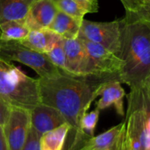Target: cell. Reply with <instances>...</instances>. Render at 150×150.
I'll list each match as a JSON object with an SVG mask.
<instances>
[{
  "label": "cell",
  "instance_id": "cell-18",
  "mask_svg": "<svg viewBox=\"0 0 150 150\" xmlns=\"http://www.w3.org/2000/svg\"><path fill=\"white\" fill-rule=\"evenodd\" d=\"M55 4L59 11L80 21H83L85 14L88 13L76 0H57Z\"/></svg>",
  "mask_w": 150,
  "mask_h": 150
},
{
  "label": "cell",
  "instance_id": "cell-21",
  "mask_svg": "<svg viewBox=\"0 0 150 150\" xmlns=\"http://www.w3.org/2000/svg\"><path fill=\"white\" fill-rule=\"evenodd\" d=\"M126 15L133 17L134 18L150 22V0L142 1L134 12L126 13Z\"/></svg>",
  "mask_w": 150,
  "mask_h": 150
},
{
  "label": "cell",
  "instance_id": "cell-7",
  "mask_svg": "<svg viewBox=\"0 0 150 150\" xmlns=\"http://www.w3.org/2000/svg\"><path fill=\"white\" fill-rule=\"evenodd\" d=\"M4 129L8 149H23L31 129L30 111L11 106L9 118Z\"/></svg>",
  "mask_w": 150,
  "mask_h": 150
},
{
  "label": "cell",
  "instance_id": "cell-19",
  "mask_svg": "<svg viewBox=\"0 0 150 150\" xmlns=\"http://www.w3.org/2000/svg\"><path fill=\"white\" fill-rule=\"evenodd\" d=\"M100 111L98 109H95L90 112H85L79 123V130L80 133L89 138L94 136V132L99 119Z\"/></svg>",
  "mask_w": 150,
  "mask_h": 150
},
{
  "label": "cell",
  "instance_id": "cell-2",
  "mask_svg": "<svg viewBox=\"0 0 150 150\" xmlns=\"http://www.w3.org/2000/svg\"><path fill=\"white\" fill-rule=\"evenodd\" d=\"M123 61L119 80L139 89L150 83V22L126 15L120 19Z\"/></svg>",
  "mask_w": 150,
  "mask_h": 150
},
{
  "label": "cell",
  "instance_id": "cell-31",
  "mask_svg": "<svg viewBox=\"0 0 150 150\" xmlns=\"http://www.w3.org/2000/svg\"></svg>",
  "mask_w": 150,
  "mask_h": 150
},
{
  "label": "cell",
  "instance_id": "cell-29",
  "mask_svg": "<svg viewBox=\"0 0 150 150\" xmlns=\"http://www.w3.org/2000/svg\"><path fill=\"white\" fill-rule=\"evenodd\" d=\"M53 1H54V2H56V1H57V0H53Z\"/></svg>",
  "mask_w": 150,
  "mask_h": 150
},
{
  "label": "cell",
  "instance_id": "cell-17",
  "mask_svg": "<svg viewBox=\"0 0 150 150\" xmlns=\"http://www.w3.org/2000/svg\"><path fill=\"white\" fill-rule=\"evenodd\" d=\"M30 32L24 20L7 21L0 24V38L4 40H21L25 39Z\"/></svg>",
  "mask_w": 150,
  "mask_h": 150
},
{
  "label": "cell",
  "instance_id": "cell-10",
  "mask_svg": "<svg viewBox=\"0 0 150 150\" xmlns=\"http://www.w3.org/2000/svg\"><path fill=\"white\" fill-rule=\"evenodd\" d=\"M57 11L54 1L38 0L30 8L24 22L30 31L48 28Z\"/></svg>",
  "mask_w": 150,
  "mask_h": 150
},
{
  "label": "cell",
  "instance_id": "cell-26",
  "mask_svg": "<svg viewBox=\"0 0 150 150\" xmlns=\"http://www.w3.org/2000/svg\"><path fill=\"white\" fill-rule=\"evenodd\" d=\"M120 150H133L130 142L126 134V130H125V121H124V127L121 133V145H120Z\"/></svg>",
  "mask_w": 150,
  "mask_h": 150
},
{
  "label": "cell",
  "instance_id": "cell-6",
  "mask_svg": "<svg viewBox=\"0 0 150 150\" xmlns=\"http://www.w3.org/2000/svg\"><path fill=\"white\" fill-rule=\"evenodd\" d=\"M82 40L88 55L89 75H111L119 77L123 65L122 59L98 43Z\"/></svg>",
  "mask_w": 150,
  "mask_h": 150
},
{
  "label": "cell",
  "instance_id": "cell-13",
  "mask_svg": "<svg viewBox=\"0 0 150 150\" xmlns=\"http://www.w3.org/2000/svg\"><path fill=\"white\" fill-rule=\"evenodd\" d=\"M36 1L38 0H0V24L24 20Z\"/></svg>",
  "mask_w": 150,
  "mask_h": 150
},
{
  "label": "cell",
  "instance_id": "cell-4",
  "mask_svg": "<svg viewBox=\"0 0 150 150\" xmlns=\"http://www.w3.org/2000/svg\"><path fill=\"white\" fill-rule=\"evenodd\" d=\"M0 59L6 62H18L33 70L40 77H47L60 73L45 54L38 53L24 46L19 40L0 38Z\"/></svg>",
  "mask_w": 150,
  "mask_h": 150
},
{
  "label": "cell",
  "instance_id": "cell-20",
  "mask_svg": "<svg viewBox=\"0 0 150 150\" xmlns=\"http://www.w3.org/2000/svg\"><path fill=\"white\" fill-rule=\"evenodd\" d=\"M45 54L55 67H57L60 69L66 70V54L62 37H61L54 44L51 49Z\"/></svg>",
  "mask_w": 150,
  "mask_h": 150
},
{
  "label": "cell",
  "instance_id": "cell-9",
  "mask_svg": "<svg viewBox=\"0 0 150 150\" xmlns=\"http://www.w3.org/2000/svg\"><path fill=\"white\" fill-rule=\"evenodd\" d=\"M30 112L31 127L40 137L45 133L49 132L66 122L60 112L41 103L37 105Z\"/></svg>",
  "mask_w": 150,
  "mask_h": 150
},
{
  "label": "cell",
  "instance_id": "cell-5",
  "mask_svg": "<svg viewBox=\"0 0 150 150\" xmlns=\"http://www.w3.org/2000/svg\"><path fill=\"white\" fill-rule=\"evenodd\" d=\"M78 38L98 43L120 57L121 49L120 19L108 22L82 21Z\"/></svg>",
  "mask_w": 150,
  "mask_h": 150
},
{
  "label": "cell",
  "instance_id": "cell-16",
  "mask_svg": "<svg viewBox=\"0 0 150 150\" xmlns=\"http://www.w3.org/2000/svg\"><path fill=\"white\" fill-rule=\"evenodd\" d=\"M71 127L63 123L58 127L45 133L40 139V150H62Z\"/></svg>",
  "mask_w": 150,
  "mask_h": 150
},
{
  "label": "cell",
  "instance_id": "cell-14",
  "mask_svg": "<svg viewBox=\"0 0 150 150\" xmlns=\"http://www.w3.org/2000/svg\"><path fill=\"white\" fill-rule=\"evenodd\" d=\"M124 121L97 136L89 138L83 145L76 150H108L113 148L121 134Z\"/></svg>",
  "mask_w": 150,
  "mask_h": 150
},
{
  "label": "cell",
  "instance_id": "cell-24",
  "mask_svg": "<svg viewBox=\"0 0 150 150\" xmlns=\"http://www.w3.org/2000/svg\"><path fill=\"white\" fill-rule=\"evenodd\" d=\"M87 11L88 13L98 12L99 9L98 0H76Z\"/></svg>",
  "mask_w": 150,
  "mask_h": 150
},
{
  "label": "cell",
  "instance_id": "cell-30",
  "mask_svg": "<svg viewBox=\"0 0 150 150\" xmlns=\"http://www.w3.org/2000/svg\"><path fill=\"white\" fill-rule=\"evenodd\" d=\"M143 1H144V0H143Z\"/></svg>",
  "mask_w": 150,
  "mask_h": 150
},
{
  "label": "cell",
  "instance_id": "cell-11",
  "mask_svg": "<svg viewBox=\"0 0 150 150\" xmlns=\"http://www.w3.org/2000/svg\"><path fill=\"white\" fill-rule=\"evenodd\" d=\"M125 90L121 86V83L119 80L108 81L102 85L99 91V99L96 104L97 109L101 111L108 107L114 106L117 114L123 117L125 116Z\"/></svg>",
  "mask_w": 150,
  "mask_h": 150
},
{
  "label": "cell",
  "instance_id": "cell-25",
  "mask_svg": "<svg viewBox=\"0 0 150 150\" xmlns=\"http://www.w3.org/2000/svg\"><path fill=\"white\" fill-rule=\"evenodd\" d=\"M120 2L122 3L124 8L126 10V13L134 12L142 3L139 0H120Z\"/></svg>",
  "mask_w": 150,
  "mask_h": 150
},
{
  "label": "cell",
  "instance_id": "cell-28",
  "mask_svg": "<svg viewBox=\"0 0 150 150\" xmlns=\"http://www.w3.org/2000/svg\"><path fill=\"white\" fill-rule=\"evenodd\" d=\"M122 130H123V129H122ZM121 133H122V132H121ZM120 145H121V134H120V139H119L117 144H116L113 148H112V149H110L108 150H120Z\"/></svg>",
  "mask_w": 150,
  "mask_h": 150
},
{
  "label": "cell",
  "instance_id": "cell-23",
  "mask_svg": "<svg viewBox=\"0 0 150 150\" xmlns=\"http://www.w3.org/2000/svg\"><path fill=\"white\" fill-rule=\"evenodd\" d=\"M11 105L0 97V127H4L10 115Z\"/></svg>",
  "mask_w": 150,
  "mask_h": 150
},
{
  "label": "cell",
  "instance_id": "cell-22",
  "mask_svg": "<svg viewBox=\"0 0 150 150\" xmlns=\"http://www.w3.org/2000/svg\"><path fill=\"white\" fill-rule=\"evenodd\" d=\"M40 136L31 127L27 140L22 150H40Z\"/></svg>",
  "mask_w": 150,
  "mask_h": 150
},
{
  "label": "cell",
  "instance_id": "cell-1",
  "mask_svg": "<svg viewBox=\"0 0 150 150\" xmlns=\"http://www.w3.org/2000/svg\"><path fill=\"white\" fill-rule=\"evenodd\" d=\"M111 80H119V77L111 75H75L62 69L57 75L38 78L40 103L60 112L71 127L75 133L72 145H79L89 139L80 133V120L98 97L102 85Z\"/></svg>",
  "mask_w": 150,
  "mask_h": 150
},
{
  "label": "cell",
  "instance_id": "cell-3",
  "mask_svg": "<svg viewBox=\"0 0 150 150\" xmlns=\"http://www.w3.org/2000/svg\"><path fill=\"white\" fill-rule=\"evenodd\" d=\"M0 97L11 106L31 111L40 103L38 79L0 59Z\"/></svg>",
  "mask_w": 150,
  "mask_h": 150
},
{
  "label": "cell",
  "instance_id": "cell-12",
  "mask_svg": "<svg viewBox=\"0 0 150 150\" xmlns=\"http://www.w3.org/2000/svg\"><path fill=\"white\" fill-rule=\"evenodd\" d=\"M60 38V35L56 34L50 29L44 28L40 30H31L28 35L19 41L33 51L46 54Z\"/></svg>",
  "mask_w": 150,
  "mask_h": 150
},
{
  "label": "cell",
  "instance_id": "cell-27",
  "mask_svg": "<svg viewBox=\"0 0 150 150\" xmlns=\"http://www.w3.org/2000/svg\"><path fill=\"white\" fill-rule=\"evenodd\" d=\"M0 150H9L4 127H0Z\"/></svg>",
  "mask_w": 150,
  "mask_h": 150
},
{
  "label": "cell",
  "instance_id": "cell-15",
  "mask_svg": "<svg viewBox=\"0 0 150 150\" xmlns=\"http://www.w3.org/2000/svg\"><path fill=\"white\" fill-rule=\"evenodd\" d=\"M82 21L58 10L54 20L48 26V29L63 39H76L78 37Z\"/></svg>",
  "mask_w": 150,
  "mask_h": 150
},
{
  "label": "cell",
  "instance_id": "cell-8",
  "mask_svg": "<svg viewBox=\"0 0 150 150\" xmlns=\"http://www.w3.org/2000/svg\"><path fill=\"white\" fill-rule=\"evenodd\" d=\"M66 54V70L75 75H89L88 55L83 40L76 39H63Z\"/></svg>",
  "mask_w": 150,
  "mask_h": 150
}]
</instances>
